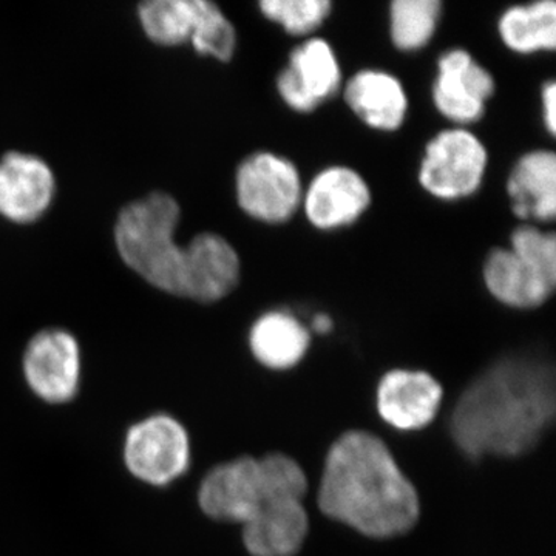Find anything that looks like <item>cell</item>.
Instances as JSON below:
<instances>
[{
	"instance_id": "1",
	"label": "cell",
	"mask_w": 556,
	"mask_h": 556,
	"mask_svg": "<svg viewBox=\"0 0 556 556\" xmlns=\"http://www.w3.org/2000/svg\"><path fill=\"white\" fill-rule=\"evenodd\" d=\"M555 417L554 371L532 358H507L475 380L452 417V434L467 456L526 455Z\"/></svg>"
},
{
	"instance_id": "2",
	"label": "cell",
	"mask_w": 556,
	"mask_h": 556,
	"mask_svg": "<svg viewBox=\"0 0 556 556\" xmlns=\"http://www.w3.org/2000/svg\"><path fill=\"white\" fill-rule=\"evenodd\" d=\"M318 507L327 517L371 538L404 535L419 519V497L379 438L350 431L325 463Z\"/></svg>"
},
{
	"instance_id": "3",
	"label": "cell",
	"mask_w": 556,
	"mask_h": 556,
	"mask_svg": "<svg viewBox=\"0 0 556 556\" xmlns=\"http://www.w3.org/2000/svg\"><path fill=\"white\" fill-rule=\"evenodd\" d=\"M179 219L177 201L152 193L121 212L116 244L121 257L153 287L185 298L188 247L175 243Z\"/></svg>"
},
{
	"instance_id": "4",
	"label": "cell",
	"mask_w": 556,
	"mask_h": 556,
	"mask_svg": "<svg viewBox=\"0 0 556 556\" xmlns=\"http://www.w3.org/2000/svg\"><path fill=\"white\" fill-rule=\"evenodd\" d=\"M260 464L262 489L243 525L244 546L252 556H294L308 533L305 473L285 455L263 457Z\"/></svg>"
},
{
	"instance_id": "5",
	"label": "cell",
	"mask_w": 556,
	"mask_h": 556,
	"mask_svg": "<svg viewBox=\"0 0 556 556\" xmlns=\"http://www.w3.org/2000/svg\"><path fill=\"white\" fill-rule=\"evenodd\" d=\"M486 291L503 305L535 309L556 289V237L535 225L518 226L510 247L489 252L482 268Z\"/></svg>"
},
{
	"instance_id": "6",
	"label": "cell",
	"mask_w": 556,
	"mask_h": 556,
	"mask_svg": "<svg viewBox=\"0 0 556 556\" xmlns=\"http://www.w3.org/2000/svg\"><path fill=\"white\" fill-rule=\"evenodd\" d=\"M489 152L467 127H450L427 142L420 161V188L441 201L470 199L484 182Z\"/></svg>"
},
{
	"instance_id": "7",
	"label": "cell",
	"mask_w": 556,
	"mask_h": 556,
	"mask_svg": "<svg viewBox=\"0 0 556 556\" xmlns=\"http://www.w3.org/2000/svg\"><path fill=\"white\" fill-rule=\"evenodd\" d=\"M236 189L244 214L266 225H285L294 217L305 190L299 167L274 152H255L243 160Z\"/></svg>"
},
{
	"instance_id": "8",
	"label": "cell",
	"mask_w": 556,
	"mask_h": 556,
	"mask_svg": "<svg viewBox=\"0 0 556 556\" xmlns=\"http://www.w3.org/2000/svg\"><path fill=\"white\" fill-rule=\"evenodd\" d=\"M124 457L131 473L152 485H167L188 471V431L174 417L156 415L127 433Z\"/></svg>"
},
{
	"instance_id": "9",
	"label": "cell",
	"mask_w": 556,
	"mask_h": 556,
	"mask_svg": "<svg viewBox=\"0 0 556 556\" xmlns=\"http://www.w3.org/2000/svg\"><path fill=\"white\" fill-rule=\"evenodd\" d=\"M338 54L328 40L308 38L289 53L288 65L278 73V97L298 113H313L342 89Z\"/></svg>"
},
{
	"instance_id": "10",
	"label": "cell",
	"mask_w": 556,
	"mask_h": 556,
	"mask_svg": "<svg viewBox=\"0 0 556 556\" xmlns=\"http://www.w3.org/2000/svg\"><path fill=\"white\" fill-rule=\"evenodd\" d=\"M495 91L492 73L479 64L470 51L452 49L439 58L433 104L455 127H467L481 121L486 102L492 100Z\"/></svg>"
},
{
	"instance_id": "11",
	"label": "cell",
	"mask_w": 556,
	"mask_h": 556,
	"mask_svg": "<svg viewBox=\"0 0 556 556\" xmlns=\"http://www.w3.org/2000/svg\"><path fill=\"white\" fill-rule=\"evenodd\" d=\"M367 179L348 166H329L303 190L302 211L313 228L338 230L354 225L371 206Z\"/></svg>"
},
{
	"instance_id": "12",
	"label": "cell",
	"mask_w": 556,
	"mask_h": 556,
	"mask_svg": "<svg viewBox=\"0 0 556 556\" xmlns=\"http://www.w3.org/2000/svg\"><path fill=\"white\" fill-rule=\"evenodd\" d=\"M24 372L36 396L50 404L72 401L79 387L78 342L61 329L39 332L25 351Z\"/></svg>"
},
{
	"instance_id": "13",
	"label": "cell",
	"mask_w": 556,
	"mask_h": 556,
	"mask_svg": "<svg viewBox=\"0 0 556 556\" xmlns=\"http://www.w3.org/2000/svg\"><path fill=\"white\" fill-rule=\"evenodd\" d=\"M343 98L351 112L369 129L391 134L407 119V90L397 76L386 70H358L343 86Z\"/></svg>"
},
{
	"instance_id": "14",
	"label": "cell",
	"mask_w": 556,
	"mask_h": 556,
	"mask_svg": "<svg viewBox=\"0 0 556 556\" xmlns=\"http://www.w3.org/2000/svg\"><path fill=\"white\" fill-rule=\"evenodd\" d=\"M442 388L424 371L394 369L383 376L378 391V408L387 424L399 430H420L437 417Z\"/></svg>"
},
{
	"instance_id": "15",
	"label": "cell",
	"mask_w": 556,
	"mask_h": 556,
	"mask_svg": "<svg viewBox=\"0 0 556 556\" xmlns=\"http://www.w3.org/2000/svg\"><path fill=\"white\" fill-rule=\"evenodd\" d=\"M262 489V464L254 457H241L218 466L204 478L200 506L207 517L244 525Z\"/></svg>"
},
{
	"instance_id": "16",
	"label": "cell",
	"mask_w": 556,
	"mask_h": 556,
	"mask_svg": "<svg viewBox=\"0 0 556 556\" xmlns=\"http://www.w3.org/2000/svg\"><path fill=\"white\" fill-rule=\"evenodd\" d=\"M54 178L42 160L9 153L0 161V214L16 223H31L50 206Z\"/></svg>"
},
{
	"instance_id": "17",
	"label": "cell",
	"mask_w": 556,
	"mask_h": 556,
	"mask_svg": "<svg viewBox=\"0 0 556 556\" xmlns=\"http://www.w3.org/2000/svg\"><path fill=\"white\" fill-rule=\"evenodd\" d=\"M511 211L522 222H554L556 215V156L552 150H530L519 156L507 178Z\"/></svg>"
},
{
	"instance_id": "18",
	"label": "cell",
	"mask_w": 556,
	"mask_h": 556,
	"mask_svg": "<svg viewBox=\"0 0 556 556\" xmlns=\"http://www.w3.org/2000/svg\"><path fill=\"white\" fill-rule=\"evenodd\" d=\"M188 252L185 298L199 302H217L239 285V254L222 236L201 233L190 241Z\"/></svg>"
},
{
	"instance_id": "19",
	"label": "cell",
	"mask_w": 556,
	"mask_h": 556,
	"mask_svg": "<svg viewBox=\"0 0 556 556\" xmlns=\"http://www.w3.org/2000/svg\"><path fill=\"white\" fill-rule=\"evenodd\" d=\"M308 328L289 311L274 309L257 318L249 334V345L260 364L270 369L295 367L308 353Z\"/></svg>"
},
{
	"instance_id": "20",
	"label": "cell",
	"mask_w": 556,
	"mask_h": 556,
	"mask_svg": "<svg viewBox=\"0 0 556 556\" xmlns=\"http://www.w3.org/2000/svg\"><path fill=\"white\" fill-rule=\"evenodd\" d=\"M497 35L514 53H552L556 49V3L536 0L508 7L497 20Z\"/></svg>"
},
{
	"instance_id": "21",
	"label": "cell",
	"mask_w": 556,
	"mask_h": 556,
	"mask_svg": "<svg viewBox=\"0 0 556 556\" xmlns=\"http://www.w3.org/2000/svg\"><path fill=\"white\" fill-rule=\"evenodd\" d=\"M441 0H393L390 3V39L399 51L426 49L437 35Z\"/></svg>"
},
{
	"instance_id": "22",
	"label": "cell",
	"mask_w": 556,
	"mask_h": 556,
	"mask_svg": "<svg viewBox=\"0 0 556 556\" xmlns=\"http://www.w3.org/2000/svg\"><path fill=\"white\" fill-rule=\"evenodd\" d=\"M139 17L150 39L175 46L192 38L197 0H150L139 7Z\"/></svg>"
},
{
	"instance_id": "23",
	"label": "cell",
	"mask_w": 556,
	"mask_h": 556,
	"mask_svg": "<svg viewBox=\"0 0 556 556\" xmlns=\"http://www.w3.org/2000/svg\"><path fill=\"white\" fill-rule=\"evenodd\" d=\"M266 20L277 24L288 35H313L331 16V0H262L258 3Z\"/></svg>"
},
{
	"instance_id": "24",
	"label": "cell",
	"mask_w": 556,
	"mask_h": 556,
	"mask_svg": "<svg viewBox=\"0 0 556 556\" xmlns=\"http://www.w3.org/2000/svg\"><path fill=\"white\" fill-rule=\"evenodd\" d=\"M190 40L199 53L226 62L236 51V28L214 2L197 0L195 28Z\"/></svg>"
},
{
	"instance_id": "25",
	"label": "cell",
	"mask_w": 556,
	"mask_h": 556,
	"mask_svg": "<svg viewBox=\"0 0 556 556\" xmlns=\"http://www.w3.org/2000/svg\"><path fill=\"white\" fill-rule=\"evenodd\" d=\"M541 112H543L544 127L551 137L556 134V83L547 80L541 87Z\"/></svg>"
},
{
	"instance_id": "26",
	"label": "cell",
	"mask_w": 556,
	"mask_h": 556,
	"mask_svg": "<svg viewBox=\"0 0 556 556\" xmlns=\"http://www.w3.org/2000/svg\"><path fill=\"white\" fill-rule=\"evenodd\" d=\"M311 325H313L314 331L318 332V334H327L332 329L331 317L327 316V314H317Z\"/></svg>"
}]
</instances>
